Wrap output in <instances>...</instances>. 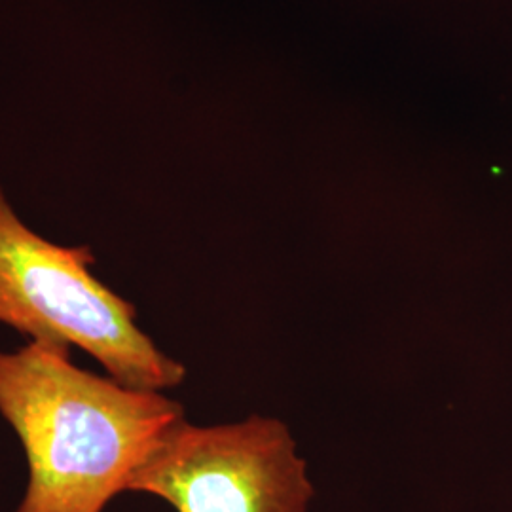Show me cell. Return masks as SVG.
<instances>
[{
	"label": "cell",
	"instance_id": "3",
	"mask_svg": "<svg viewBox=\"0 0 512 512\" xmlns=\"http://www.w3.org/2000/svg\"><path fill=\"white\" fill-rule=\"evenodd\" d=\"M177 512H308V465L283 421L251 416L226 425L179 421L129 480Z\"/></svg>",
	"mask_w": 512,
	"mask_h": 512
},
{
	"label": "cell",
	"instance_id": "2",
	"mask_svg": "<svg viewBox=\"0 0 512 512\" xmlns=\"http://www.w3.org/2000/svg\"><path fill=\"white\" fill-rule=\"evenodd\" d=\"M88 245L65 247L33 232L0 188V325L29 342L82 349L120 384L167 391L186 378L137 325L135 306L93 274Z\"/></svg>",
	"mask_w": 512,
	"mask_h": 512
},
{
	"label": "cell",
	"instance_id": "1",
	"mask_svg": "<svg viewBox=\"0 0 512 512\" xmlns=\"http://www.w3.org/2000/svg\"><path fill=\"white\" fill-rule=\"evenodd\" d=\"M0 416L29 467L16 512H105L184 410L74 365L71 348L27 342L0 351Z\"/></svg>",
	"mask_w": 512,
	"mask_h": 512
}]
</instances>
